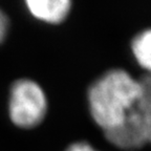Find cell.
Masks as SVG:
<instances>
[{"label":"cell","instance_id":"obj_9","mask_svg":"<svg viewBox=\"0 0 151 151\" xmlns=\"http://www.w3.org/2000/svg\"><path fill=\"white\" fill-rule=\"evenodd\" d=\"M9 21L7 16L2 9H0V43L4 41L7 33H9Z\"/></svg>","mask_w":151,"mask_h":151},{"label":"cell","instance_id":"obj_6","mask_svg":"<svg viewBox=\"0 0 151 151\" xmlns=\"http://www.w3.org/2000/svg\"><path fill=\"white\" fill-rule=\"evenodd\" d=\"M139 105H151V73H144L139 78Z\"/></svg>","mask_w":151,"mask_h":151},{"label":"cell","instance_id":"obj_5","mask_svg":"<svg viewBox=\"0 0 151 151\" xmlns=\"http://www.w3.org/2000/svg\"><path fill=\"white\" fill-rule=\"evenodd\" d=\"M130 52L139 68L151 73V27L135 34L130 42Z\"/></svg>","mask_w":151,"mask_h":151},{"label":"cell","instance_id":"obj_8","mask_svg":"<svg viewBox=\"0 0 151 151\" xmlns=\"http://www.w3.org/2000/svg\"><path fill=\"white\" fill-rule=\"evenodd\" d=\"M139 109L143 112L148 134V144H151V105H139Z\"/></svg>","mask_w":151,"mask_h":151},{"label":"cell","instance_id":"obj_3","mask_svg":"<svg viewBox=\"0 0 151 151\" xmlns=\"http://www.w3.org/2000/svg\"><path fill=\"white\" fill-rule=\"evenodd\" d=\"M103 132L109 144L121 150H137L148 144L146 123L139 105L118 125Z\"/></svg>","mask_w":151,"mask_h":151},{"label":"cell","instance_id":"obj_4","mask_svg":"<svg viewBox=\"0 0 151 151\" xmlns=\"http://www.w3.org/2000/svg\"><path fill=\"white\" fill-rule=\"evenodd\" d=\"M28 13L46 24H61L68 18L73 9L70 0H27Z\"/></svg>","mask_w":151,"mask_h":151},{"label":"cell","instance_id":"obj_7","mask_svg":"<svg viewBox=\"0 0 151 151\" xmlns=\"http://www.w3.org/2000/svg\"><path fill=\"white\" fill-rule=\"evenodd\" d=\"M64 151H101L86 141H77L66 147Z\"/></svg>","mask_w":151,"mask_h":151},{"label":"cell","instance_id":"obj_2","mask_svg":"<svg viewBox=\"0 0 151 151\" xmlns=\"http://www.w3.org/2000/svg\"><path fill=\"white\" fill-rule=\"evenodd\" d=\"M48 111V100L44 89L32 79L22 78L11 86L9 114L15 126L32 129L44 121Z\"/></svg>","mask_w":151,"mask_h":151},{"label":"cell","instance_id":"obj_1","mask_svg":"<svg viewBox=\"0 0 151 151\" xmlns=\"http://www.w3.org/2000/svg\"><path fill=\"white\" fill-rule=\"evenodd\" d=\"M139 83L124 68H110L94 79L87 88L89 116L103 131L118 125L139 103Z\"/></svg>","mask_w":151,"mask_h":151}]
</instances>
